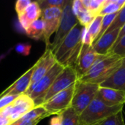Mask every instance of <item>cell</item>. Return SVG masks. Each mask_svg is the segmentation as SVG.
I'll list each match as a JSON object with an SVG mask.
<instances>
[{
  "mask_svg": "<svg viewBox=\"0 0 125 125\" xmlns=\"http://www.w3.org/2000/svg\"><path fill=\"white\" fill-rule=\"evenodd\" d=\"M82 27L78 23L53 53L56 62L64 67H71L75 69L83 46L81 40Z\"/></svg>",
  "mask_w": 125,
  "mask_h": 125,
  "instance_id": "obj_1",
  "label": "cell"
},
{
  "mask_svg": "<svg viewBox=\"0 0 125 125\" xmlns=\"http://www.w3.org/2000/svg\"><path fill=\"white\" fill-rule=\"evenodd\" d=\"M123 58L114 54L108 53L100 58L94 65L79 81L96 84H101L108 79L121 66Z\"/></svg>",
  "mask_w": 125,
  "mask_h": 125,
  "instance_id": "obj_2",
  "label": "cell"
},
{
  "mask_svg": "<svg viewBox=\"0 0 125 125\" xmlns=\"http://www.w3.org/2000/svg\"><path fill=\"white\" fill-rule=\"evenodd\" d=\"M125 105H108L100 99L96 98L80 115L81 125H94L120 111Z\"/></svg>",
  "mask_w": 125,
  "mask_h": 125,
  "instance_id": "obj_3",
  "label": "cell"
},
{
  "mask_svg": "<svg viewBox=\"0 0 125 125\" xmlns=\"http://www.w3.org/2000/svg\"><path fill=\"white\" fill-rule=\"evenodd\" d=\"M64 67L56 62L51 70L40 80L31 85L25 94L28 95L34 103L35 106H40L45 102V98L57 76L62 72Z\"/></svg>",
  "mask_w": 125,
  "mask_h": 125,
  "instance_id": "obj_4",
  "label": "cell"
},
{
  "mask_svg": "<svg viewBox=\"0 0 125 125\" xmlns=\"http://www.w3.org/2000/svg\"><path fill=\"white\" fill-rule=\"evenodd\" d=\"M99 88V84L83 82L78 80L75 83L71 108L78 115H81L96 98Z\"/></svg>",
  "mask_w": 125,
  "mask_h": 125,
  "instance_id": "obj_5",
  "label": "cell"
},
{
  "mask_svg": "<svg viewBox=\"0 0 125 125\" xmlns=\"http://www.w3.org/2000/svg\"><path fill=\"white\" fill-rule=\"evenodd\" d=\"M72 4V0H67L64 7L62 10L59 28L55 34L53 41L51 43V45L48 48L53 53L58 49L64 39L67 36L70 31L78 23L77 18L73 11Z\"/></svg>",
  "mask_w": 125,
  "mask_h": 125,
  "instance_id": "obj_6",
  "label": "cell"
},
{
  "mask_svg": "<svg viewBox=\"0 0 125 125\" xmlns=\"http://www.w3.org/2000/svg\"><path fill=\"white\" fill-rule=\"evenodd\" d=\"M75 88V84L56 94L50 100L45 102L42 106L51 116L62 114L64 111L71 107Z\"/></svg>",
  "mask_w": 125,
  "mask_h": 125,
  "instance_id": "obj_7",
  "label": "cell"
},
{
  "mask_svg": "<svg viewBox=\"0 0 125 125\" xmlns=\"http://www.w3.org/2000/svg\"><path fill=\"white\" fill-rule=\"evenodd\" d=\"M33 100L26 94L19 95L10 105L0 111V115L9 118L12 123L20 119L23 115L35 108Z\"/></svg>",
  "mask_w": 125,
  "mask_h": 125,
  "instance_id": "obj_8",
  "label": "cell"
},
{
  "mask_svg": "<svg viewBox=\"0 0 125 125\" xmlns=\"http://www.w3.org/2000/svg\"><path fill=\"white\" fill-rule=\"evenodd\" d=\"M78 80L79 76L76 70L71 67H65L62 72L55 79L45 96V102L50 100L56 94L68 89L73 85H75Z\"/></svg>",
  "mask_w": 125,
  "mask_h": 125,
  "instance_id": "obj_9",
  "label": "cell"
},
{
  "mask_svg": "<svg viewBox=\"0 0 125 125\" xmlns=\"http://www.w3.org/2000/svg\"><path fill=\"white\" fill-rule=\"evenodd\" d=\"M62 10L58 7H51L42 11L41 19L44 22L45 31L43 41L45 43V48H48L51 45L50 39L53 33H56L61 21Z\"/></svg>",
  "mask_w": 125,
  "mask_h": 125,
  "instance_id": "obj_10",
  "label": "cell"
},
{
  "mask_svg": "<svg viewBox=\"0 0 125 125\" xmlns=\"http://www.w3.org/2000/svg\"><path fill=\"white\" fill-rule=\"evenodd\" d=\"M105 55H100L97 53L92 45H83L82 46L77 64L75 67L79 78L85 75L94 64Z\"/></svg>",
  "mask_w": 125,
  "mask_h": 125,
  "instance_id": "obj_11",
  "label": "cell"
},
{
  "mask_svg": "<svg viewBox=\"0 0 125 125\" xmlns=\"http://www.w3.org/2000/svg\"><path fill=\"white\" fill-rule=\"evenodd\" d=\"M53 53L50 48H45L44 53L38 59L34 66V70L31 80V85L34 84L43 76H45L56 63Z\"/></svg>",
  "mask_w": 125,
  "mask_h": 125,
  "instance_id": "obj_12",
  "label": "cell"
},
{
  "mask_svg": "<svg viewBox=\"0 0 125 125\" xmlns=\"http://www.w3.org/2000/svg\"><path fill=\"white\" fill-rule=\"evenodd\" d=\"M34 70V66L29 69L17 81H15L7 89L0 94V97L6 95H21L26 93L31 85V76Z\"/></svg>",
  "mask_w": 125,
  "mask_h": 125,
  "instance_id": "obj_13",
  "label": "cell"
},
{
  "mask_svg": "<svg viewBox=\"0 0 125 125\" xmlns=\"http://www.w3.org/2000/svg\"><path fill=\"white\" fill-rule=\"evenodd\" d=\"M97 97L100 99L105 104L113 105H125V91L111 88H99Z\"/></svg>",
  "mask_w": 125,
  "mask_h": 125,
  "instance_id": "obj_14",
  "label": "cell"
},
{
  "mask_svg": "<svg viewBox=\"0 0 125 125\" xmlns=\"http://www.w3.org/2000/svg\"><path fill=\"white\" fill-rule=\"evenodd\" d=\"M120 29H115L105 33L92 47L94 51L100 55H107L116 43Z\"/></svg>",
  "mask_w": 125,
  "mask_h": 125,
  "instance_id": "obj_15",
  "label": "cell"
},
{
  "mask_svg": "<svg viewBox=\"0 0 125 125\" xmlns=\"http://www.w3.org/2000/svg\"><path fill=\"white\" fill-rule=\"evenodd\" d=\"M42 10L37 1L31 3L21 14L18 15V21L22 27L26 30L33 22L41 18Z\"/></svg>",
  "mask_w": 125,
  "mask_h": 125,
  "instance_id": "obj_16",
  "label": "cell"
},
{
  "mask_svg": "<svg viewBox=\"0 0 125 125\" xmlns=\"http://www.w3.org/2000/svg\"><path fill=\"white\" fill-rule=\"evenodd\" d=\"M100 86L125 90V57L119 68L108 79L100 84Z\"/></svg>",
  "mask_w": 125,
  "mask_h": 125,
  "instance_id": "obj_17",
  "label": "cell"
},
{
  "mask_svg": "<svg viewBox=\"0 0 125 125\" xmlns=\"http://www.w3.org/2000/svg\"><path fill=\"white\" fill-rule=\"evenodd\" d=\"M27 36L31 39L38 40H43L44 31H45V25L44 22L41 18L33 22L26 30Z\"/></svg>",
  "mask_w": 125,
  "mask_h": 125,
  "instance_id": "obj_18",
  "label": "cell"
},
{
  "mask_svg": "<svg viewBox=\"0 0 125 125\" xmlns=\"http://www.w3.org/2000/svg\"><path fill=\"white\" fill-rule=\"evenodd\" d=\"M51 115L46 111V110L42 106L35 107L34 109L23 115L18 121H24V120H35V119H43L45 117L50 116Z\"/></svg>",
  "mask_w": 125,
  "mask_h": 125,
  "instance_id": "obj_19",
  "label": "cell"
},
{
  "mask_svg": "<svg viewBox=\"0 0 125 125\" xmlns=\"http://www.w3.org/2000/svg\"><path fill=\"white\" fill-rule=\"evenodd\" d=\"M121 9L122 7L118 4L117 0H104L98 15L105 16L107 15L116 13Z\"/></svg>",
  "mask_w": 125,
  "mask_h": 125,
  "instance_id": "obj_20",
  "label": "cell"
},
{
  "mask_svg": "<svg viewBox=\"0 0 125 125\" xmlns=\"http://www.w3.org/2000/svg\"><path fill=\"white\" fill-rule=\"evenodd\" d=\"M62 125H81L80 115H78L71 107L62 114Z\"/></svg>",
  "mask_w": 125,
  "mask_h": 125,
  "instance_id": "obj_21",
  "label": "cell"
},
{
  "mask_svg": "<svg viewBox=\"0 0 125 125\" xmlns=\"http://www.w3.org/2000/svg\"><path fill=\"white\" fill-rule=\"evenodd\" d=\"M103 16L97 15L94 18L93 21L89 24V26L87 27V31L91 36L94 43L96 41L101 29L102 26V21H103ZM93 43V44H94Z\"/></svg>",
  "mask_w": 125,
  "mask_h": 125,
  "instance_id": "obj_22",
  "label": "cell"
},
{
  "mask_svg": "<svg viewBox=\"0 0 125 125\" xmlns=\"http://www.w3.org/2000/svg\"><path fill=\"white\" fill-rule=\"evenodd\" d=\"M94 125H125L123 111Z\"/></svg>",
  "mask_w": 125,
  "mask_h": 125,
  "instance_id": "obj_23",
  "label": "cell"
},
{
  "mask_svg": "<svg viewBox=\"0 0 125 125\" xmlns=\"http://www.w3.org/2000/svg\"><path fill=\"white\" fill-rule=\"evenodd\" d=\"M67 0H39L37 1L42 11L48 8L58 7L62 10L64 7Z\"/></svg>",
  "mask_w": 125,
  "mask_h": 125,
  "instance_id": "obj_24",
  "label": "cell"
},
{
  "mask_svg": "<svg viewBox=\"0 0 125 125\" xmlns=\"http://www.w3.org/2000/svg\"><path fill=\"white\" fill-rule=\"evenodd\" d=\"M125 24V5L119 11L116 18L108 29L106 32L114 31L115 29H121V28ZM105 32V33H106Z\"/></svg>",
  "mask_w": 125,
  "mask_h": 125,
  "instance_id": "obj_25",
  "label": "cell"
},
{
  "mask_svg": "<svg viewBox=\"0 0 125 125\" xmlns=\"http://www.w3.org/2000/svg\"><path fill=\"white\" fill-rule=\"evenodd\" d=\"M96 16L89 10L85 9L76 16L78 23L83 27H88Z\"/></svg>",
  "mask_w": 125,
  "mask_h": 125,
  "instance_id": "obj_26",
  "label": "cell"
},
{
  "mask_svg": "<svg viewBox=\"0 0 125 125\" xmlns=\"http://www.w3.org/2000/svg\"><path fill=\"white\" fill-rule=\"evenodd\" d=\"M108 53H114L122 58L125 57V36L123 37L110 51Z\"/></svg>",
  "mask_w": 125,
  "mask_h": 125,
  "instance_id": "obj_27",
  "label": "cell"
},
{
  "mask_svg": "<svg viewBox=\"0 0 125 125\" xmlns=\"http://www.w3.org/2000/svg\"><path fill=\"white\" fill-rule=\"evenodd\" d=\"M103 1L104 0H89L87 10L92 12L95 16H97L99 11L102 7Z\"/></svg>",
  "mask_w": 125,
  "mask_h": 125,
  "instance_id": "obj_28",
  "label": "cell"
},
{
  "mask_svg": "<svg viewBox=\"0 0 125 125\" xmlns=\"http://www.w3.org/2000/svg\"><path fill=\"white\" fill-rule=\"evenodd\" d=\"M15 50L19 54L23 56H28L30 53L31 45L27 43H19L15 46Z\"/></svg>",
  "mask_w": 125,
  "mask_h": 125,
  "instance_id": "obj_29",
  "label": "cell"
},
{
  "mask_svg": "<svg viewBox=\"0 0 125 125\" xmlns=\"http://www.w3.org/2000/svg\"><path fill=\"white\" fill-rule=\"evenodd\" d=\"M31 3V0H18L15 2V9L17 14L19 15L22 12H23Z\"/></svg>",
  "mask_w": 125,
  "mask_h": 125,
  "instance_id": "obj_30",
  "label": "cell"
},
{
  "mask_svg": "<svg viewBox=\"0 0 125 125\" xmlns=\"http://www.w3.org/2000/svg\"><path fill=\"white\" fill-rule=\"evenodd\" d=\"M18 97V95H6L0 97V111L10 105Z\"/></svg>",
  "mask_w": 125,
  "mask_h": 125,
  "instance_id": "obj_31",
  "label": "cell"
},
{
  "mask_svg": "<svg viewBox=\"0 0 125 125\" xmlns=\"http://www.w3.org/2000/svg\"><path fill=\"white\" fill-rule=\"evenodd\" d=\"M72 9L73 11V13L75 14V16L78 15L83 10H84L85 8L84 6L83 5L82 0H74L73 1L72 4Z\"/></svg>",
  "mask_w": 125,
  "mask_h": 125,
  "instance_id": "obj_32",
  "label": "cell"
},
{
  "mask_svg": "<svg viewBox=\"0 0 125 125\" xmlns=\"http://www.w3.org/2000/svg\"><path fill=\"white\" fill-rule=\"evenodd\" d=\"M42 119H35V120H24V121H16L12 123V125H37Z\"/></svg>",
  "mask_w": 125,
  "mask_h": 125,
  "instance_id": "obj_33",
  "label": "cell"
},
{
  "mask_svg": "<svg viewBox=\"0 0 125 125\" xmlns=\"http://www.w3.org/2000/svg\"><path fill=\"white\" fill-rule=\"evenodd\" d=\"M49 125H62V114L56 115L50 120Z\"/></svg>",
  "mask_w": 125,
  "mask_h": 125,
  "instance_id": "obj_34",
  "label": "cell"
},
{
  "mask_svg": "<svg viewBox=\"0 0 125 125\" xmlns=\"http://www.w3.org/2000/svg\"><path fill=\"white\" fill-rule=\"evenodd\" d=\"M12 124V123L9 118L0 115V125H10Z\"/></svg>",
  "mask_w": 125,
  "mask_h": 125,
  "instance_id": "obj_35",
  "label": "cell"
},
{
  "mask_svg": "<svg viewBox=\"0 0 125 125\" xmlns=\"http://www.w3.org/2000/svg\"><path fill=\"white\" fill-rule=\"evenodd\" d=\"M125 24L123 26H122V28H121V29H120V31H119V34L118 38H117V40H116V43L114 44V45H116V43H117V42H119V41L122 38V37H125ZM114 46H113V47H114ZM113 47H112V48H113Z\"/></svg>",
  "mask_w": 125,
  "mask_h": 125,
  "instance_id": "obj_36",
  "label": "cell"
},
{
  "mask_svg": "<svg viewBox=\"0 0 125 125\" xmlns=\"http://www.w3.org/2000/svg\"></svg>",
  "mask_w": 125,
  "mask_h": 125,
  "instance_id": "obj_37",
  "label": "cell"
},
{
  "mask_svg": "<svg viewBox=\"0 0 125 125\" xmlns=\"http://www.w3.org/2000/svg\"></svg>",
  "mask_w": 125,
  "mask_h": 125,
  "instance_id": "obj_38",
  "label": "cell"
}]
</instances>
